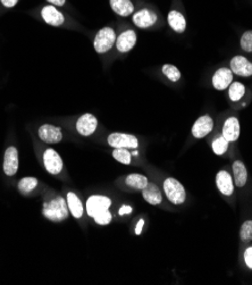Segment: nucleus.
<instances>
[{"label":"nucleus","mask_w":252,"mask_h":285,"mask_svg":"<svg viewBox=\"0 0 252 285\" xmlns=\"http://www.w3.org/2000/svg\"><path fill=\"white\" fill-rule=\"evenodd\" d=\"M68 211L70 209H68L67 201L64 200L62 197H56L43 204L42 214L52 222H63L68 217Z\"/></svg>","instance_id":"1"},{"label":"nucleus","mask_w":252,"mask_h":285,"mask_svg":"<svg viewBox=\"0 0 252 285\" xmlns=\"http://www.w3.org/2000/svg\"><path fill=\"white\" fill-rule=\"evenodd\" d=\"M164 191L166 193L168 200L174 205H181L185 201L186 192L184 186L175 178H166L164 182Z\"/></svg>","instance_id":"2"},{"label":"nucleus","mask_w":252,"mask_h":285,"mask_svg":"<svg viewBox=\"0 0 252 285\" xmlns=\"http://www.w3.org/2000/svg\"><path fill=\"white\" fill-rule=\"evenodd\" d=\"M116 33L112 27H103L94 38V49L99 54L107 53L116 42Z\"/></svg>","instance_id":"3"},{"label":"nucleus","mask_w":252,"mask_h":285,"mask_svg":"<svg viewBox=\"0 0 252 285\" xmlns=\"http://www.w3.org/2000/svg\"><path fill=\"white\" fill-rule=\"evenodd\" d=\"M107 142L113 148L134 149L139 146V141L134 135L124 134V133H113L107 137Z\"/></svg>","instance_id":"4"},{"label":"nucleus","mask_w":252,"mask_h":285,"mask_svg":"<svg viewBox=\"0 0 252 285\" xmlns=\"http://www.w3.org/2000/svg\"><path fill=\"white\" fill-rule=\"evenodd\" d=\"M112 205V200L105 196H92L86 201V211L91 217H94L102 211L109 209Z\"/></svg>","instance_id":"5"},{"label":"nucleus","mask_w":252,"mask_h":285,"mask_svg":"<svg viewBox=\"0 0 252 285\" xmlns=\"http://www.w3.org/2000/svg\"><path fill=\"white\" fill-rule=\"evenodd\" d=\"M43 163L45 169H47L49 174H52V175H57V174L63 171V160L61 156L58 155L56 150L52 148L44 151Z\"/></svg>","instance_id":"6"},{"label":"nucleus","mask_w":252,"mask_h":285,"mask_svg":"<svg viewBox=\"0 0 252 285\" xmlns=\"http://www.w3.org/2000/svg\"><path fill=\"white\" fill-rule=\"evenodd\" d=\"M98 127V119L92 114H84L77 119L76 131L83 136L92 135Z\"/></svg>","instance_id":"7"},{"label":"nucleus","mask_w":252,"mask_h":285,"mask_svg":"<svg viewBox=\"0 0 252 285\" xmlns=\"http://www.w3.org/2000/svg\"><path fill=\"white\" fill-rule=\"evenodd\" d=\"M4 173L7 176H13L18 169V153L15 147H8L4 155Z\"/></svg>","instance_id":"8"},{"label":"nucleus","mask_w":252,"mask_h":285,"mask_svg":"<svg viewBox=\"0 0 252 285\" xmlns=\"http://www.w3.org/2000/svg\"><path fill=\"white\" fill-rule=\"evenodd\" d=\"M39 137L45 144L55 145L62 141L63 133L59 127L50 125V124H44L39 128Z\"/></svg>","instance_id":"9"},{"label":"nucleus","mask_w":252,"mask_h":285,"mask_svg":"<svg viewBox=\"0 0 252 285\" xmlns=\"http://www.w3.org/2000/svg\"><path fill=\"white\" fill-rule=\"evenodd\" d=\"M233 81V72L230 68L222 67L216 71L213 76V85L218 91H223L231 85Z\"/></svg>","instance_id":"10"},{"label":"nucleus","mask_w":252,"mask_h":285,"mask_svg":"<svg viewBox=\"0 0 252 285\" xmlns=\"http://www.w3.org/2000/svg\"><path fill=\"white\" fill-rule=\"evenodd\" d=\"M156 22H157L156 13L146 8L136 12L133 16V23L140 29H148V27L153 26Z\"/></svg>","instance_id":"11"},{"label":"nucleus","mask_w":252,"mask_h":285,"mask_svg":"<svg viewBox=\"0 0 252 285\" xmlns=\"http://www.w3.org/2000/svg\"><path fill=\"white\" fill-rule=\"evenodd\" d=\"M214 122L213 119L208 115L200 117L196 119L193 127H192V134L196 139H203L206 135H208L210 132L213 131Z\"/></svg>","instance_id":"12"},{"label":"nucleus","mask_w":252,"mask_h":285,"mask_svg":"<svg viewBox=\"0 0 252 285\" xmlns=\"http://www.w3.org/2000/svg\"><path fill=\"white\" fill-rule=\"evenodd\" d=\"M41 15H42L44 22L52 26H61L65 22V17L58 9H56L54 5L44 6L42 11H41Z\"/></svg>","instance_id":"13"},{"label":"nucleus","mask_w":252,"mask_h":285,"mask_svg":"<svg viewBox=\"0 0 252 285\" xmlns=\"http://www.w3.org/2000/svg\"><path fill=\"white\" fill-rule=\"evenodd\" d=\"M231 71L240 76H251L252 63H250L244 56H235L231 61Z\"/></svg>","instance_id":"14"},{"label":"nucleus","mask_w":252,"mask_h":285,"mask_svg":"<svg viewBox=\"0 0 252 285\" xmlns=\"http://www.w3.org/2000/svg\"><path fill=\"white\" fill-rule=\"evenodd\" d=\"M240 131V122L236 117H230L224 123L223 136L228 142H234L239 139Z\"/></svg>","instance_id":"15"},{"label":"nucleus","mask_w":252,"mask_h":285,"mask_svg":"<svg viewBox=\"0 0 252 285\" xmlns=\"http://www.w3.org/2000/svg\"><path fill=\"white\" fill-rule=\"evenodd\" d=\"M115 43L118 52L121 53L130 52L136 43V33L132 30L123 32V33L116 39Z\"/></svg>","instance_id":"16"},{"label":"nucleus","mask_w":252,"mask_h":285,"mask_svg":"<svg viewBox=\"0 0 252 285\" xmlns=\"http://www.w3.org/2000/svg\"><path fill=\"white\" fill-rule=\"evenodd\" d=\"M216 184L218 190L225 196H231L234 190V183H233L231 174H228L226 171H221L217 174Z\"/></svg>","instance_id":"17"},{"label":"nucleus","mask_w":252,"mask_h":285,"mask_svg":"<svg viewBox=\"0 0 252 285\" xmlns=\"http://www.w3.org/2000/svg\"><path fill=\"white\" fill-rule=\"evenodd\" d=\"M142 196H143L144 200L148 201L150 205H159L163 200L162 192H160L159 187L154 184V183H148L143 190H142Z\"/></svg>","instance_id":"18"},{"label":"nucleus","mask_w":252,"mask_h":285,"mask_svg":"<svg viewBox=\"0 0 252 285\" xmlns=\"http://www.w3.org/2000/svg\"><path fill=\"white\" fill-rule=\"evenodd\" d=\"M111 7L117 15L124 17L134 12V5L131 0H111Z\"/></svg>","instance_id":"19"},{"label":"nucleus","mask_w":252,"mask_h":285,"mask_svg":"<svg viewBox=\"0 0 252 285\" xmlns=\"http://www.w3.org/2000/svg\"><path fill=\"white\" fill-rule=\"evenodd\" d=\"M168 24L177 33H183L186 29V21L180 12L171 11L168 14Z\"/></svg>","instance_id":"20"},{"label":"nucleus","mask_w":252,"mask_h":285,"mask_svg":"<svg viewBox=\"0 0 252 285\" xmlns=\"http://www.w3.org/2000/svg\"><path fill=\"white\" fill-rule=\"evenodd\" d=\"M233 173H234V181L237 187H243L248 181V172L245 165L241 160H236L233 164Z\"/></svg>","instance_id":"21"},{"label":"nucleus","mask_w":252,"mask_h":285,"mask_svg":"<svg viewBox=\"0 0 252 285\" xmlns=\"http://www.w3.org/2000/svg\"><path fill=\"white\" fill-rule=\"evenodd\" d=\"M67 206L68 209L75 218H81L83 216V205L74 192L67 193Z\"/></svg>","instance_id":"22"},{"label":"nucleus","mask_w":252,"mask_h":285,"mask_svg":"<svg viewBox=\"0 0 252 285\" xmlns=\"http://www.w3.org/2000/svg\"><path fill=\"white\" fill-rule=\"evenodd\" d=\"M126 185L135 190H143L148 185V178L141 174H130L125 180Z\"/></svg>","instance_id":"23"},{"label":"nucleus","mask_w":252,"mask_h":285,"mask_svg":"<svg viewBox=\"0 0 252 285\" xmlns=\"http://www.w3.org/2000/svg\"><path fill=\"white\" fill-rule=\"evenodd\" d=\"M38 183L39 182L35 177H24L18 182V190L26 195V193L33 191L38 186Z\"/></svg>","instance_id":"24"},{"label":"nucleus","mask_w":252,"mask_h":285,"mask_svg":"<svg viewBox=\"0 0 252 285\" xmlns=\"http://www.w3.org/2000/svg\"><path fill=\"white\" fill-rule=\"evenodd\" d=\"M245 93V86L241 82H235L230 85L228 94L232 101H239Z\"/></svg>","instance_id":"25"},{"label":"nucleus","mask_w":252,"mask_h":285,"mask_svg":"<svg viewBox=\"0 0 252 285\" xmlns=\"http://www.w3.org/2000/svg\"><path fill=\"white\" fill-rule=\"evenodd\" d=\"M162 72L163 74L172 82H177L181 79V72L178 71L177 67L172 65V64H165L162 68Z\"/></svg>","instance_id":"26"},{"label":"nucleus","mask_w":252,"mask_h":285,"mask_svg":"<svg viewBox=\"0 0 252 285\" xmlns=\"http://www.w3.org/2000/svg\"><path fill=\"white\" fill-rule=\"evenodd\" d=\"M228 144H230V142H228L223 135L216 137V139L213 141V145H212L214 153L216 155L225 154L228 149Z\"/></svg>","instance_id":"27"},{"label":"nucleus","mask_w":252,"mask_h":285,"mask_svg":"<svg viewBox=\"0 0 252 285\" xmlns=\"http://www.w3.org/2000/svg\"><path fill=\"white\" fill-rule=\"evenodd\" d=\"M113 157L122 164H131V154L130 151L125 148H114Z\"/></svg>","instance_id":"28"},{"label":"nucleus","mask_w":252,"mask_h":285,"mask_svg":"<svg viewBox=\"0 0 252 285\" xmlns=\"http://www.w3.org/2000/svg\"><path fill=\"white\" fill-rule=\"evenodd\" d=\"M241 240L243 242H249L252 240V220H246L241 227Z\"/></svg>","instance_id":"29"},{"label":"nucleus","mask_w":252,"mask_h":285,"mask_svg":"<svg viewBox=\"0 0 252 285\" xmlns=\"http://www.w3.org/2000/svg\"><path fill=\"white\" fill-rule=\"evenodd\" d=\"M241 47L248 53H252V31H246L241 38Z\"/></svg>","instance_id":"30"},{"label":"nucleus","mask_w":252,"mask_h":285,"mask_svg":"<svg viewBox=\"0 0 252 285\" xmlns=\"http://www.w3.org/2000/svg\"><path fill=\"white\" fill-rule=\"evenodd\" d=\"M94 222L99 225H107L112 222V214L108 209L102 211L97 216H94Z\"/></svg>","instance_id":"31"},{"label":"nucleus","mask_w":252,"mask_h":285,"mask_svg":"<svg viewBox=\"0 0 252 285\" xmlns=\"http://www.w3.org/2000/svg\"><path fill=\"white\" fill-rule=\"evenodd\" d=\"M244 260H245L246 266H248L250 269H252V247L248 248V249L245 250V252H244Z\"/></svg>","instance_id":"32"},{"label":"nucleus","mask_w":252,"mask_h":285,"mask_svg":"<svg viewBox=\"0 0 252 285\" xmlns=\"http://www.w3.org/2000/svg\"><path fill=\"white\" fill-rule=\"evenodd\" d=\"M17 2H18V0H0V3L3 4V6L7 7V8L14 7L17 4Z\"/></svg>","instance_id":"33"},{"label":"nucleus","mask_w":252,"mask_h":285,"mask_svg":"<svg viewBox=\"0 0 252 285\" xmlns=\"http://www.w3.org/2000/svg\"><path fill=\"white\" fill-rule=\"evenodd\" d=\"M143 225H144V219H140L139 223L136 225V228H135V233L137 235H140L141 232H142V228H143Z\"/></svg>","instance_id":"34"},{"label":"nucleus","mask_w":252,"mask_h":285,"mask_svg":"<svg viewBox=\"0 0 252 285\" xmlns=\"http://www.w3.org/2000/svg\"><path fill=\"white\" fill-rule=\"evenodd\" d=\"M130 213H132V208L130 206H123L122 208L120 209V215H125V214H130Z\"/></svg>","instance_id":"35"},{"label":"nucleus","mask_w":252,"mask_h":285,"mask_svg":"<svg viewBox=\"0 0 252 285\" xmlns=\"http://www.w3.org/2000/svg\"><path fill=\"white\" fill-rule=\"evenodd\" d=\"M50 4H53L54 6H64L66 0H47Z\"/></svg>","instance_id":"36"}]
</instances>
